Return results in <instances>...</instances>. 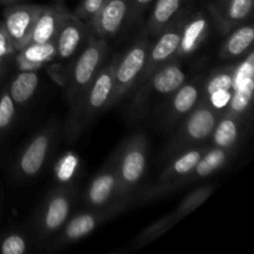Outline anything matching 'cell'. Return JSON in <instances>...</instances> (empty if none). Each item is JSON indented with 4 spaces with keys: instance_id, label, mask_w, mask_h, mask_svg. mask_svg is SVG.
Masks as SVG:
<instances>
[{
    "instance_id": "obj_36",
    "label": "cell",
    "mask_w": 254,
    "mask_h": 254,
    "mask_svg": "<svg viewBox=\"0 0 254 254\" xmlns=\"http://www.w3.org/2000/svg\"><path fill=\"white\" fill-rule=\"evenodd\" d=\"M2 73H4V61L0 60V78H1Z\"/></svg>"
},
{
    "instance_id": "obj_9",
    "label": "cell",
    "mask_w": 254,
    "mask_h": 254,
    "mask_svg": "<svg viewBox=\"0 0 254 254\" xmlns=\"http://www.w3.org/2000/svg\"><path fill=\"white\" fill-rule=\"evenodd\" d=\"M151 39L143 35L136 39L123 54H118L113 74V92L109 108L117 106L127 94L134 91L145 66Z\"/></svg>"
},
{
    "instance_id": "obj_4",
    "label": "cell",
    "mask_w": 254,
    "mask_h": 254,
    "mask_svg": "<svg viewBox=\"0 0 254 254\" xmlns=\"http://www.w3.org/2000/svg\"><path fill=\"white\" fill-rule=\"evenodd\" d=\"M121 198H134L148 169L149 141L141 131L123 140L113 153Z\"/></svg>"
},
{
    "instance_id": "obj_16",
    "label": "cell",
    "mask_w": 254,
    "mask_h": 254,
    "mask_svg": "<svg viewBox=\"0 0 254 254\" xmlns=\"http://www.w3.org/2000/svg\"><path fill=\"white\" fill-rule=\"evenodd\" d=\"M129 0H107L96 16L88 22L92 35L106 41L114 39L129 22Z\"/></svg>"
},
{
    "instance_id": "obj_6",
    "label": "cell",
    "mask_w": 254,
    "mask_h": 254,
    "mask_svg": "<svg viewBox=\"0 0 254 254\" xmlns=\"http://www.w3.org/2000/svg\"><path fill=\"white\" fill-rule=\"evenodd\" d=\"M77 189L71 183L54 186L42 200L34 218V232L39 240L54 237L72 216Z\"/></svg>"
},
{
    "instance_id": "obj_14",
    "label": "cell",
    "mask_w": 254,
    "mask_h": 254,
    "mask_svg": "<svg viewBox=\"0 0 254 254\" xmlns=\"http://www.w3.org/2000/svg\"><path fill=\"white\" fill-rule=\"evenodd\" d=\"M91 37L88 24L81 21L69 11L55 39L57 61H71L84 49Z\"/></svg>"
},
{
    "instance_id": "obj_15",
    "label": "cell",
    "mask_w": 254,
    "mask_h": 254,
    "mask_svg": "<svg viewBox=\"0 0 254 254\" xmlns=\"http://www.w3.org/2000/svg\"><path fill=\"white\" fill-rule=\"evenodd\" d=\"M42 5L12 4L5 7L2 12V24L12 42L15 51H19L26 45Z\"/></svg>"
},
{
    "instance_id": "obj_2",
    "label": "cell",
    "mask_w": 254,
    "mask_h": 254,
    "mask_svg": "<svg viewBox=\"0 0 254 254\" xmlns=\"http://www.w3.org/2000/svg\"><path fill=\"white\" fill-rule=\"evenodd\" d=\"M188 79L181 60L175 59L151 74L134 91L127 116L130 121H143L155 113L164 102Z\"/></svg>"
},
{
    "instance_id": "obj_26",
    "label": "cell",
    "mask_w": 254,
    "mask_h": 254,
    "mask_svg": "<svg viewBox=\"0 0 254 254\" xmlns=\"http://www.w3.org/2000/svg\"><path fill=\"white\" fill-rule=\"evenodd\" d=\"M254 91V79L253 73L247 76L238 77L236 79L235 88L230 97L227 106L225 108V113L232 114L241 119H246L252 107Z\"/></svg>"
},
{
    "instance_id": "obj_5",
    "label": "cell",
    "mask_w": 254,
    "mask_h": 254,
    "mask_svg": "<svg viewBox=\"0 0 254 254\" xmlns=\"http://www.w3.org/2000/svg\"><path fill=\"white\" fill-rule=\"evenodd\" d=\"M108 59V41L92 35L84 49L71 60L67 73L64 72L62 84L68 104L73 103L79 94L88 88Z\"/></svg>"
},
{
    "instance_id": "obj_1",
    "label": "cell",
    "mask_w": 254,
    "mask_h": 254,
    "mask_svg": "<svg viewBox=\"0 0 254 254\" xmlns=\"http://www.w3.org/2000/svg\"><path fill=\"white\" fill-rule=\"evenodd\" d=\"M117 59L118 54L109 57L88 88L82 92L73 103L69 104L64 126V134L69 143L78 140L97 117L109 108Z\"/></svg>"
},
{
    "instance_id": "obj_32",
    "label": "cell",
    "mask_w": 254,
    "mask_h": 254,
    "mask_svg": "<svg viewBox=\"0 0 254 254\" xmlns=\"http://www.w3.org/2000/svg\"><path fill=\"white\" fill-rule=\"evenodd\" d=\"M107 0H81L77 7L74 9L73 14L78 17L81 21L88 24L97 12L102 9Z\"/></svg>"
},
{
    "instance_id": "obj_30",
    "label": "cell",
    "mask_w": 254,
    "mask_h": 254,
    "mask_svg": "<svg viewBox=\"0 0 254 254\" xmlns=\"http://www.w3.org/2000/svg\"><path fill=\"white\" fill-rule=\"evenodd\" d=\"M16 116V104L10 97L7 88L0 94V141L10 130Z\"/></svg>"
},
{
    "instance_id": "obj_22",
    "label": "cell",
    "mask_w": 254,
    "mask_h": 254,
    "mask_svg": "<svg viewBox=\"0 0 254 254\" xmlns=\"http://www.w3.org/2000/svg\"><path fill=\"white\" fill-rule=\"evenodd\" d=\"M236 69L237 66L221 67L213 71L210 76L206 74L205 84H203V98L207 99L215 108L216 106L221 104H223L226 108L225 97H231L235 88Z\"/></svg>"
},
{
    "instance_id": "obj_7",
    "label": "cell",
    "mask_w": 254,
    "mask_h": 254,
    "mask_svg": "<svg viewBox=\"0 0 254 254\" xmlns=\"http://www.w3.org/2000/svg\"><path fill=\"white\" fill-rule=\"evenodd\" d=\"M133 206H135L134 198H129L118 201L108 207L84 208L81 212L71 216L61 230L54 236L50 250H60L87 237L104 222Z\"/></svg>"
},
{
    "instance_id": "obj_8",
    "label": "cell",
    "mask_w": 254,
    "mask_h": 254,
    "mask_svg": "<svg viewBox=\"0 0 254 254\" xmlns=\"http://www.w3.org/2000/svg\"><path fill=\"white\" fill-rule=\"evenodd\" d=\"M210 146L211 145L208 143L201 144V145L189 149L171 159L168 164L164 165L160 176L153 185L134 195V203L143 205V203L153 202V201L165 197L178 190L179 181L195 168L196 164L198 163V160L202 158L203 154L208 150Z\"/></svg>"
},
{
    "instance_id": "obj_10",
    "label": "cell",
    "mask_w": 254,
    "mask_h": 254,
    "mask_svg": "<svg viewBox=\"0 0 254 254\" xmlns=\"http://www.w3.org/2000/svg\"><path fill=\"white\" fill-rule=\"evenodd\" d=\"M206 74H196L186 79L155 112L164 131H173L188 114L193 111L203 97Z\"/></svg>"
},
{
    "instance_id": "obj_34",
    "label": "cell",
    "mask_w": 254,
    "mask_h": 254,
    "mask_svg": "<svg viewBox=\"0 0 254 254\" xmlns=\"http://www.w3.org/2000/svg\"><path fill=\"white\" fill-rule=\"evenodd\" d=\"M130 1V14H129V22L134 24L141 19L144 12L151 6L154 0H129Z\"/></svg>"
},
{
    "instance_id": "obj_31",
    "label": "cell",
    "mask_w": 254,
    "mask_h": 254,
    "mask_svg": "<svg viewBox=\"0 0 254 254\" xmlns=\"http://www.w3.org/2000/svg\"><path fill=\"white\" fill-rule=\"evenodd\" d=\"M29 248V241L25 235L20 232L9 233L0 242L1 254H24Z\"/></svg>"
},
{
    "instance_id": "obj_12",
    "label": "cell",
    "mask_w": 254,
    "mask_h": 254,
    "mask_svg": "<svg viewBox=\"0 0 254 254\" xmlns=\"http://www.w3.org/2000/svg\"><path fill=\"white\" fill-rule=\"evenodd\" d=\"M191 9L186 10L183 15L178 17L170 26L166 27L161 34L151 41L150 49H149L148 57H146L145 66H144L143 72H141L140 78L138 79L135 88L139 84L143 83L145 79H148L151 74L155 73L158 69L165 66L170 61L175 60L176 52H178L179 44H180L181 30H183L184 22H185L186 16ZM134 88V89H135Z\"/></svg>"
},
{
    "instance_id": "obj_20",
    "label": "cell",
    "mask_w": 254,
    "mask_h": 254,
    "mask_svg": "<svg viewBox=\"0 0 254 254\" xmlns=\"http://www.w3.org/2000/svg\"><path fill=\"white\" fill-rule=\"evenodd\" d=\"M235 151L236 150H226V149L210 146L208 150L203 154L202 158L196 164L195 168L179 181L178 190L188 185H191L193 183L205 180V179L212 176L213 174L220 171L225 166H227L232 156L235 155Z\"/></svg>"
},
{
    "instance_id": "obj_13",
    "label": "cell",
    "mask_w": 254,
    "mask_h": 254,
    "mask_svg": "<svg viewBox=\"0 0 254 254\" xmlns=\"http://www.w3.org/2000/svg\"><path fill=\"white\" fill-rule=\"evenodd\" d=\"M122 200L129 198H121L119 196L118 175L114 156L112 155L86 186L82 193V203L84 208H102Z\"/></svg>"
},
{
    "instance_id": "obj_29",
    "label": "cell",
    "mask_w": 254,
    "mask_h": 254,
    "mask_svg": "<svg viewBox=\"0 0 254 254\" xmlns=\"http://www.w3.org/2000/svg\"><path fill=\"white\" fill-rule=\"evenodd\" d=\"M176 223L178 222H176L175 218L173 217L171 212L168 213L166 216H164V217L159 218L158 221L151 223L150 226H148L145 230L141 231V232L139 233L138 237H136L135 240H134V242L131 243L130 250H138V248L149 245V243L155 241L158 237H160L161 235H164L166 231L170 230V228L173 227L174 225H176Z\"/></svg>"
},
{
    "instance_id": "obj_21",
    "label": "cell",
    "mask_w": 254,
    "mask_h": 254,
    "mask_svg": "<svg viewBox=\"0 0 254 254\" xmlns=\"http://www.w3.org/2000/svg\"><path fill=\"white\" fill-rule=\"evenodd\" d=\"M189 9V0H155L146 24L145 34L150 39H155Z\"/></svg>"
},
{
    "instance_id": "obj_23",
    "label": "cell",
    "mask_w": 254,
    "mask_h": 254,
    "mask_svg": "<svg viewBox=\"0 0 254 254\" xmlns=\"http://www.w3.org/2000/svg\"><path fill=\"white\" fill-rule=\"evenodd\" d=\"M245 119L228 113H221L208 144L215 148L236 150L243 135Z\"/></svg>"
},
{
    "instance_id": "obj_24",
    "label": "cell",
    "mask_w": 254,
    "mask_h": 254,
    "mask_svg": "<svg viewBox=\"0 0 254 254\" xmlns=\"http://www.w3.org/2000/svg\"><path fill=\"white\" fill-rule=\"evenodd\" d=\"M20 71H36L47 62L56 60L55 41L47 44H30L14 54Z\"/></svg>"
},
{
    "instance_id": "obj_11",
    "label": "cell",
    "mask_w": 254,
    "mask_h": 254,
    "mask_svg": "<svg viewBox=\"0 0 254 254\" xmlns=\"http://www.w3.org/2000/svg\"><path fill=\"white\" fill-rule=\"evenodd\" d=\"M57 122L49 123L37 131L20 151L14 163V174L19 180H30L39 175L46 165L59 135Z\"/></svg>"
},
{
    "instance_id": "obj_17",
    "label": "cell",
    "mask_w": 254,
    "mask_h": 254,
    "mask_svg": "<svg viewBox=\"0 0 254 254\" xmlns=\"http://www.w3.org/2000/svg\"><path fill=\"white\" fill-rule=\"evenodd\" d=\"M253 5L254 0H213L207 5V10L220 31L227 35L250 19Z\"/></svg>"
},
{
    "instance_id": "obj_18",
    "label": "cell",
    "mask_w": 254,
    "mask_h": 254,
    "mask_svg": "<svg viewBox=\"0 0 254 254\" xmlns=\"http://www.w3.org/2000/svg\"><path fill=\"white\" fill-rule=\"evenodd\" d=\"M210 32V15L203 10H190L181 30L180 44L175 59L183 60L195 54Z\"/></svg>"
},
{
    "instance_id": "obj_25",
    "label": "cell",
    "mask_w": 254,
    "mask_h": 254,
    "mask_svg": "<svg viewBox=\"0 0 254 254\" xmlns=\"http://www.w3.org/2000/svg\"><path fill=\"white\" fill-rule=\"evenodd\" d=\"M253 40V25L243 22L228 32L218 55L223 60L238 59V57L248 54L252 50Z\"/></svg>"
},
{
    "instance_id": "obj_33",
    "label": "cell",
    "mask_w": 254,
    "mask_h": 254,
    "mask_svg": "<svg viewBox=\"0 0 254 254\" xmlns=\"http://www.w3.org/2000/svg\"><path fill=\"white\" fill-rule=\"evenodd\" d=\"M15 52L16 51H15L11 40H10L9 35L5 30L4 24H2V21H0V60L4 61L5 59L12 57Z\"/></svg>"
},
{
    "instance_id": "obj_28",
    "label": "cell",
    "mask_w": 254,
    "mask_h": 254,
    "mask_svg": "<svg viewBox=\"0 0 254 254\" xmlns=\"http://www.w3.org/2000/svg\"><path fill=\"white\" fill-rule=\"evenodd\" d=\"M213 190H215V186H213L212 184H206V185L198 186V188H196L192 192L189 193V195L179 203L176 210L171 212V215L175 218L176 222H179V221L183 220L184 217H186V216L190 215L191 212H193L196 208L200 207V206L212 195Z\"/></svg>"
},
{
    "instance_id": "obj_27",
    "label": "cell",
    "mask_w": 254,
    "mask_h": 254,
    "mask_svg": "<svg viewBox=\"0 0 254 254\" xmlns=\"http://www.w3.org/2000/svg\"><path fill=\"white\" fill-rule=\"evenodd\" d=\"M39 81L36 71H21L12 78L6 88L16 107H24L31 101L37 91Z\"/></svg>"
},
{
    "instance_id": "obj_3",
    "label": "cell",
    "mask_w": 254,
    "mask_h": 254,
    "mask_svg": "<svg viewBox=\"0 0 254 254\" xmlns=\"http://www.w3.org/2000/svg\"><path fill=\"white\" fill-rule=\"evenodd\" d=\"M220 116V112L202 97L193 111L174 129L175 131L161 151V164L165 165L179 154L208 143Z\"/></svg>"
},
{
    "instance_id": "obj_35",
    "label": "cell",
    "mask_w": 254,
    "mask_h": 254,
    "mask_svg": "<svg viewBox=\"0 0 254 254\" xmlns=\"http://www.w3.org/2000/svg\"><path fill=\"white\" fill-rule=\"evenodd\" d=\"M16 1H19V0H0V4H14Z\"/></svg>"
},
{
    "instance_id": "obj_19",
    "label": "cell",
    "mask_w": 254,
    "mask_h": 254,
    "mask_svg": "<svg viewBox=\"0 0 254 254\" xmlns=\"http://www.w3.org/2000/svg\"><path fill=\"white\" fill-rule=\"evenodd\" d=\"M69 10L64 4H54L42 6L41 12L37 16L32 27L26 45L47 44L55 41L62 22L68 15ZM25 45V46H26ZM24 46V47H25Z\"/></svg>"
}]
</instances>
